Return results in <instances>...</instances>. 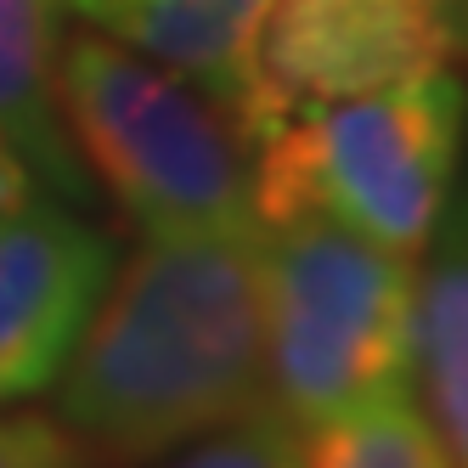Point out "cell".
Returning a JSON list of instances; mask_svg holds the SVG:
<instances>
[{
	"label": "cell",
	"instance_id": "obj_12",
	"mask_svg": "<svg viewBox=\"0 0 468 468\" xmlns=\"http://www.w3.org/2000/svg\"><path fill=\"white\" fill-rule=\"evenodd\" d=\"M0 468H85V457L57 418L0 412Z\"/></svg>",
	"mask_w": 468,
	"mask_h": 468
},
{
	"label": "cell",
	"instance_id": "obj_8",
	"mask_svg": "<svg viewBox=\"0 0 468 468\" xmlns=\"http://www.w3.org/2000/svg\"><path fill=\"white\" fill-rule=\"evenodd\" d=\"M62 6L69 0H0V130L23 147L51 197L80 204L90 176L80 170L57 119Z\"/></svg>",
	"mask_w": 468,
	"mask_h": 468
},
{
	"label": "cell",
	"instance_id": "obj_4",
	"mask_svg": "<svg viewBox=\"0 0 468 468\" xmlns=\"http://www.w3.org/2000/svg\"><path fill=\"white\" fill-rule=\"evenodd\" d=\"M265 395L322 429L418 373V265L333 220L260 226Z\"/></svg>",
	"mask_w": 468,
	"mask_h": 468
},
{
	"label": "cell",
	"instance_id": "obj_6",
	"mask_svg": "<svg viewBox=\"0 0 468 468\" xmlns=\"http://www.w3.org/2000/svg\"><path fill=\"white\" fill-rule=\"evenodd\" d=\"M113 277V238L62 197L0 220V412L62 378Z\"/></svg>",
	"mask_w": 468,
	"mask_h": 468
},
{
	"label": "cell",
	"instance_id": "obj_11",
	"mask_svg": "<svg viewBox=\"0 0 468 468\" xmlns=\"http://www.w3.org/2000/svg\"><path fill=\"white\" fill-rule=\"evenodd\" d=\"M170 468H305V429L260 400L243 418L197 434Z\"/></svg>",
	"mask_w": 468,
	"mask_h": 468
},
{
	"label": "cell",
	"instance_id": "obj_7",
	"mask_svg": "<svg viewBox=\"0 0 468 468\" xmlns=\"http://www.w3.org/2000/svg\"><path fill=\"white\" fill-rule=\"evenodd\" d=\"M69 6L130 51L176 69L238 119L254 80V46L271 0H69Z\"/></svg>",
	"mask_w": 468,
	"mask_h": 468
},
{
	"label": "cell",
	"instance_id": "obj_10",
	"mask_svg": "<svg viewBox=\"0 0 468 468\" xmlns=\"http://www.w3.org/2000/svg\"><path fill=\"white\" fill-rule=\"evenodd\" d=\"M305 468H452L412 389H389L367 407L311 429Z\"/></svg>",
	"mask_w": 468,
	"mask_h": 468
},
{
	"label": "cell",
	"instance_id": "obj_1",
	"mask_svg": "<svg viewBox=\"0 0 468 468\" xmlns=\"http://www.w3.org/2000/svg\"><path fill=\"white\" fill-rule=\"evenodd\" d=\"M265 400L260 226L147 231L57 378L85 468H142Z\"/></svg>",
	"mask_w": 468,
	"mask_h": 468
},
{
	"label": "cell",
	"instance_id": "obj_5",
	"mask_svg": "<svg viewBox=\"0 0 468 468\" xmlns=\"http://www.w3.org/2000/svg\"><path fill=\"white\" fill-rule=\"evenodd\" d=\"M446 62L452 35L434 0H271L238 124L254 142L299 108L384 90Z\"/></svg>",
	"mask_w": 468,
	"mask_h": 468
},
{
	"label": "cell",
	"instance_id": "obj_3",
	"mask_svg": "<svg viewBox=\"0 0 468 468\" xmlns=\"http://www.w3.org/2000/svg\"><path fill=\"white\" fill-rule=\"evenodd\" d=\"M57 119L80 170L142 231L260 226L254 142L209 90L108 35H74L57 57Z\"/></svg>",
	"mask_w": 468,
	"mask_h": 468
},
{
	"label": "cell",
	"instance_id": "obj_14",
	"mask_svg": "<svg viewBox=\"0 0 468 468\" xmlns=\"http://www.w3.org/2000/svg\"><path fill=\"white\" fill-rule=\"evenodd\" d=\"M446 35H452V57H468V0H434Z\"/></svg>",
	"mask_w": 468,
	"mask_h": 468
},
{
	"label": "cell",
	"instance_id": "obj_9",
	"mask_svg": "<svg viewBox=\"0 0 468 468\" xmlns=\"http://www.w3.org/2000/svg\"><path fill=\"white\" fill-rule=\"evenodd\" d=\"M429 277H418V367L429 384V423L452 468H468V192L434 226Z\"/></svg>",
	"mask_w": 468,
	"mask_h": 468
},
{
	"label": "cell",
	"instance_id": "obj_2",
	"mask_svg": "<svg viewBox=\"0 0 468 468\" xmlns=\"http://www.w3.org/2000/svg\"><path fill=\"white\" fill-rule=\"evenodd\" d=\"M463 142L468 85L452 69L299 108L254 136V220H333L418 260L457 197Z\"/></svg>",
	"mask_w": 468,
	"mask_h": 468
},
{
	"label": "cell",
	"instance_id": "obj_13",
	"mask_svg": "<svg viewBox=\"0 0 468 468\" xmlns=\"http://www.w3.org/2000/svg\"><path fill=\"white\" fill-rule=\"evenodd\" d=\"M46 186H40V176H35V164L23 158V147L0 130V220L6 215H17V209H28L40 197Z\"/></svg>",
	"mask_w": 468,
	"mask_h": 468
}]
</instances>
